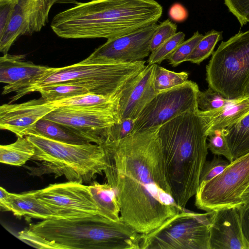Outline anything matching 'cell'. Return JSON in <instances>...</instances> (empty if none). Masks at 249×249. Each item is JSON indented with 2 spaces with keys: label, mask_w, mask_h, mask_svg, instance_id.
<instances>
[{
  "label": "cell",
  "mask_w": 249,
  "mask_h": 249,
  "mask_svg": "<svg viewBox=\"0 0 249 249\" xmlns=\"http://www.w3.org/2000/svg\"><path fill=\"white\" fill-rule=\"evenodd\" d=\"M159 127L132 132L121 140L100 144L107 163L104 173L118 198L120 218L142 234L183 210L173 196Z\"/></svg>",
  "instance_id": "6da1fadb"
},
{
  "label": "cell",
  "mask_w": 249,
  "mask_h": 249,
  "mask_svg": "<svg viewBox=\"0 0 249 249\" xmlns=\"http://www.w3.org/2000/svg\"><path fill=\"white\" fill-rule=\"evenodd\" d=\"M162 14L155 0H90L56 14L51 27L63 38L108 39L157 23Z\"/></svg>",
  "instance_id": "7a4b0ae2"
},
{
  "label": "cell",
  "mask_w": 249,
  "mask_h": 249,
  "mask_svg": "<svg viewBox=\"0 0 249 249\" xmlns=\"http://www.w3.org/2000/svg\"><path fill=\"white\" fill-rule=\"evenodd\" d=\"M159 136L174 199L182 210L199 187L208 155V125L201 110L183 113L159 127Z\"/></svg>",
  "instance_id": "3957f363"
},
{
  "label": "cell",
  "mask_w": 249,
  "mask_h": 249,
  "mask_svg": "<svg viewBox=\"0 0 249 249\" xmlns=\"http://www.w3.org/2000/svg\"><path fill=\"white\" fill-rule=\"evenodd\" d=\"M28 229L59 249H140L142 235L121 219L99 214L43 220Z\"/></svg>",
  "instance_id": "277c9868"
},
{
  "label": "cell",
  "mask_w": 249,
  "mask_h": 249,
  "mask_svg": "<svg viewBox=\"0 0 249 249\" xmlns=\"http://www.w3.org/2000/svg\"><path fill=\"white\" fill-rule=\"evenodd\" d=\"M145 61L133 62L107 59L88 60L60 68H49L41 75L17 88L10 103L41 88L57 83L75 85L104 96L118 94L146 67Z\"/></svg>",
  "instance_id": "5b68a950"
},
{
  "label": "cell",
  "mask_w": 249,
  "mask_h": 249,
  "mask_svg": "<svg viewBox=\"0 0 249 249\" xmlns=\"http://www.w3.org/2000/svg\"><path fill=\"white\" fill-rule=\"evenodd\" d=\"M35 146L30 159L35 166L25 167L34 176L53 174L64 176L68 181L89 183L107 167L105 150L100 144H72L54 141L40 135L25 136Z\"/></svg>",
  "instance_id": "8992f818"
},
{
  "label": "cell",
  "mask_w": 249,
  "mask_h": 249,
  "mask_svg": "<svg viewBox=\"0 0 249 249\" xmlns=\"http://www.w3.org/2000/svg\"><path fill=\"white\" fill-rule=\"evenodd\" d=\"M206 80L225 98L244 97L249 82V30L222 41L206 66Z\"/></svg>",
  "instance_id": "52a82bcc"
},
{
  "label": "cell",
  "mask_w": 249,
  "mask_h": 249,
  "mask_svg": "<svg viewBox=\"0 0 249 249\" xmlns=\"http://www.w3.org/2000/svg\"><path fill=\"white\" fill-rule=\"evenodd\" d=\"M211 214L184 209L142 234L140 249H210Z\"/></svg>",
  "instance_id": "ba28073f"
},
{
  "label": "cell",
  "mask_w": 249,
  "mask_h": 249,
  "mask_svg": "<svg viewBox=\"0 0 249 249\" xmlns=\"http://www.w3.org/2000/svg\"><path fill=\"white\" fill-rule=\"evenodd\" d=\"M249 186V153L230 162L219 175L199 185L195 205L210 212L242 205L241 196Z\"/></svg>",
  "instance_id": "9c48e42d"
},
{
  "label": "cell",
  "mask_w": 249,
  "mask_h": 249,
  "mask_svg": "<svg viewBox=\"0 0 249 249\" xmlns=\"http://www.w3.org/2000/svg\"><path fill=\"white\" fill-rule=\"evenodd\" d=\"M197 84L191 80L158 92L136 119L132 132L160 126L183 113L198 109Z\"/></svg>",
  "instance_id": "30bf717a"
},
{
  "label": "cell",
  "mask_w": 249,
  "mask_h": 249,
  "mask_svg": "<svg viewBox=\"0 0 249 249\" xmlns=\"http://www.w3.org/2000/svg\"><path fill=\"white\" fill-rule=\"evenodd\" d=\"M35 193L36 197L53 213L55 218L71 219L101 214L89 186L81 182L68 181L52 184L44 189L35 190Z\"/></svg>",
  "instance_id": "8fae6325"
},
{
  "label": "cell",
  "mask_w": 249,
  "mask_h": 249,
  "mask_svg": "<svg viewBox=\"0 0 249 249\" xmlns=\"http://www.w3.org/2000/svg\"><path fill=\"white\" fill-rule=\"evenodd\" d=\"M44 118L70 126L98 144L105 141L110 127L120 120L116 110L100 107H57Z\"/></svg>",
  "instance_id": "7c38bea8"
},
{
  "label": "cell",
  "mask_w": 249,
  "mask_h": 249,
  "mask_svg": "<svg viewBox=\"0 0 249 249\" xmlns=\"http://www.w3.org/2000/svg\"><path fill=\"white\" fill-rule=\"evenodd\" d=\"M58 0H19L4 30L0 33V52L7 54L22 36L39 32L48 23L52 7Z\"/></svg>",
  "instance_id": "4fadbf2b"
},
{
  "label": "cell",
  "mask_w": 249,
  "mask_h": 249,
  "mask_svg": "<svg viewBox=\"0 0 249 249\" xmlns=\"http://www.w3.org/2000/svg\"><path fill=\"white\" fill-rule=\"evenodd\" d=\"M159 24L153 23L125 35L107 39L86 59L133 62L151 53L150 44Z\"/></svg>",
  "instance_id": "5bb4252c"
},
{
  "label": "cell",
  "mask_w": 249,
  "mask_h": 249,
  "mask_svg": "<svg viewBox=\"0 0 249 249\" xmlns=\"http://www.w3.org/2000/svg\"><path fill=\"white\" fill-rule=\"evenodd\" d=\"M56 108L42 98L0 107V128L23 137L32 134L37 122Z\"/></svg>",
  "instance_id": "9a60e30c"
},
{
  "label": "cell",
  "mask_w": 249,
  "mask_h": 249,
  "mask_svg": "<svg viewBox=\"0 0 249 249\" xmlns=\"http://www.w3.org/2000/svg\"><path fill=\"white\" fill-rule=\"evenodd\" d=\"M157 65H146L119 93L117 113L119 120L124 118L136 119L158 94L154 86Z\"/></svg>",
  "instance_id": "2e32d148"
},
{
  "label": "cell",
  "mask_w": 249,
  "mask_h": 249,
  "mask_svg": "<svg viewBox=\"0 0 249 249\" xmlns=\"http://www.w3.org/2000/svg\"><path fill=\"white\" fill-rule=\"evenodd\" d=\"M210 249H248L244 239L238 207L211 211Z\"/></svg>",
  "instance_id": "e0dca14e"
},
{
  "label": "cell",
  "mask_w": 249,
  "mask_h": 249,
  "mask_svg": "<svg viewBox=\"0 0 249 249\" xmlns=\"http://www.w3.org/2000/svg\"><path fill=\"white\" fill-rule=\"evenodd\" d=\"M24 55L3 54L0 58V82L7 84L2 94L13 92L21 85L42 74L48 67L24 61Z\"/></svg>",
  "instance_id": "ac0fdd59"
},
{
  "label": "cell",
  "mask_w": 249,
  "mask_h": 249,
  "mask_svg": "<svg viewBox=\"0 0 249 249\" xmlns=\"http://www.w3.org/2000/svg\"><path fill=\"white\" fill-rule=\"evenodd\" d=\"M0 206L2 211H10L18 218L46 220L55 218L53 213L36 196L35 190L21 194L10 193L0 188Z\"/></svg>",
  "instance_id": "d6986e66"
},
{
  "label": "cell",
  "mask_w": 249,
  "mask_h": 249,
  "mask_svg": "<svg viewBox=\"0 0 249 249\" xmlns=\"http://www.w3.org/2000/svg\"><path fill=\"white\" fill-rule=\"evenodd\" d=\"M208 131L224 129L238 123L249 113V98L235 99L231 104L211 111H202Z\"/></svg>",
  "instance_id": "ffe728a7"
},
{
  "label": "cell",
  "mask_w": 249,
  "mask_h": 249,
  "mask_svg": "<svg viewBox=\"0 0 249 249\" xmlns=\"http://www.w3.org/2000/svg\"><path fill=\"white\" fill-rule=\"evenodd\" d=\"M31 134L38 135L54 141L72 144L92 143L89 138L72 128L44 118L37 122Z\"/></svg>",
  "instance_id": "44dd1931"
},
{
  "label": "cell",
  "mask_w": 249,
  "mask_h": 249,
  "mask_svg": "<svg viewBox=\"0 0 249 249\" xmlns=\"http://www.w3.org/2000/svg\"><path fill=\"white\" fill-rule=\"evenodd\" d=\"M89 188L100 214L113 221L120 220V204L111 186L107 182L100 184L93 181L89 185Z\"/></svg>",
  "instance_id": "7402d4cb"
},
{
  "label": "cell",
  "mask_w": 249,
  "mask_h": 249,
  "mask_svg": "<svg viewBox=\"0 0 249 249\" xmlns=\"http://www.w3.org/2000/svg\"><path fill=\"white\" fill-rule=\"evenodd\" d=\"M222 130L232 161L249 153V113L238 123Z\"/></svg>",
  "instance_id": "603a6c76"
},
{
  "label": "cell",
  "mask_w": 249,
  "mask_h": 249,
  "mask_svg": "<svg viewBox=\"0 0 249 249\" xmlns=\"http://www.w3.org/2000/svg\"><path fill=\"white\" fill-rule=\"evenodd\" d=\"M35 148L26 137H18L14 142L0 146V162L14 166H22L30 160Z\"/></svg>",
  "instance_id": "cb8c5ba5"
},
{
  "label": "cell",
  "mask_w": 249,
  "mask_h": 249,
  "mask_svg": "<svg viewBox=\"0 0 249 249\" xmlns=\"http://www.w3.org/2000/svg\"><path fill=\"white\" fill-rule=\"evenodd\" d=\"M119 100V93L114 96H104L89 92L65 99L49 102L51 106L55 108L100 107L111 108L117 111Z\"/></svg>",
  "instance_id": "d4e9b609"
},
{
  "label": "cell",
  "mask_w": 249,
  "mask_h": 249,
  "mask_svg": "<svg viewBox=\"0 0 249 249\" xmlns=\"http://www.w3.org/2000/svg\"><path fill=\"white\" fill-rule=\"evenodd\" d=\"M36 91L48 102H53L89 93L86 88L75 85L57 83L38 89Z\"/></svg>",
  "instance_id": "484cf974"
},
{
  "label": "cell",
  "mask_w": 249,
  "mask_h": 249,
  "mask_svg": "<svg viewBox=\"0 0 249 249\" xmlns=\"http://www.w3.org/2000/svg\"><path fill=\"white\" fill-rule=\"evenodd\" d=\"M222 32L212 30L204 35L186 61L199 64L213 54L215 45L222 38Z\"/></svg>",
  "instance_id": "4316f807"
},
{
  "label": "cell",
  "mask_w": 249,
  "mask_h": 249,
  "mask_svg": "<svg viewBox=\"0 0 249 249\" xmlns=\"http://www.w3.org/2000/svg\"><path fill=\"white\" fill-rule=\"evenodd\" d=\"M188 76V72H176L157 64L154 78V88L158 93L160 92L185 83Z\"/></svg>",
  "instance_id": "83f0119b"
},
{
  "label": "cell",
  "mask_w": 249,
  "mask_h": 249,
  "mask_svg": "<svg viewBox=\"0 0 249 249\" xmlns=\"http://www.w3.org/2000/svg\"><path fill=\"white\" fill-rule=\"evenodd\" d=\"M185 37L183 32H177L151 52L147 60L148 65L160 64L163 60L167 59L178 46L184 41Z\"/></svg>",
  "instance_id": "f1b7e54d"
},
{
  "label": "cell",
  "mask_w": 249,
  "mask_h": 249,
  "mask_svg": "<svg viewBox=\"0 0 249 249\" xmlns=\"http://www.w3.org/2000/svg\"><path fill=\"white\" fill-rule=\"evenodd\" d=\"M234 99H227L209 88L204 91H199L197 97L198 108L202 111H211L231 103Z\"/></svg>",
  "instance_id": "f546056e"
},
{
  "label": "cell",
  "mask_w": 249,
  "mask_h": 249,
  "mask_svg": "<svg viewBox=\"0 0 249 249\" xmlns=\"http://www.w3.org/2000/svg\"><path fill=\"white\" fill-rule=\"evenodd\" d=\"M203 36L204 35L196 31L190 38L180 43L168 58L169 64L175 67L186 61L187 57L193 52Z\"/></svg>",
  "instance_id": "4dcf8cb0"
},
{
  "label": "cell",
  "mask_w": 249,
  "mask_h": 249,
  "mask_svg": "<svg viewBox=\"0 0 249 249\" xmlns=\"http://www.w3.org/2000/svg\"><path fill=\"white\" fill-rule=\"evenodd\" d=\"M208 148L215 155L223 156L230 162L232 161L231 151L223 130L217 129L208 131Z\"/></svg>",
  "instance_id": "1f68e13d"
},
{
  "label": "cell",
  "mask_w": 249,
  "mask_h": 249,
  "mask_svg": "<svg viewBox=\"0 0 249 249\" xmlns=\"http://www.w3.org/2000/svg\"><path fill=\"white\" fill-rule=\"evenodd\" d=\"M230 163L228 160L216 156L211 160L206 161L200 175L199 185L219 175Z\"/></svg>",
  "instance_id": "d6a6232c"
},
{
  "label": "cell",
  "mask_w": 249,
  "mask_h": 249,
  "mask_svg": "<svg viewBox=\"0 0 249 249\" xmlns=\"http://www.w3.org/2000/svg\"><path fill=\"white\" fill-rule=\"evenodd\" d=\"M177 25L167 19L158 26L151 39L150 48L151 52L175 35L177 32Z\"/></svg>",
  "instance_id": "836d02e7"
},
{
  "label": "cell",
  "mask_w": 249,
  "mask_h": 249,
  "mask_svg": "<svg viewBox=\"0 0 249 249\" xmlns=\"http://www.w3.org/2000/svg\"><path fill=\"white\" fill-rule=\"evenodd\" d=\"M135 120L124 118L114 123L108 130L105 141H116L128 136L133 131Z\"/></svg>",
  "instance_id": "e575fe53"
},
{
  "label": "cell",
  "mask_w": 249,
  "mask_h": 249,
  "mask_svg": "<svg viewBox=\"0 0 249 249\" xmlns=\"http://www.w3.org/2000/svg\"><path fill=\"white\" fill-rule=\"evenodd\" d=\"M224 3L241 27L249 23V0H224Z\"/></svg>",
  "instance_id": "d590c367"
},
{
  "label": "cell",
  "mask_w": 249,
  "mask_h": 249,
  "mask_svg": "<svg viewBox=\"0 0 249 249\" xmlns=\"http://www.w3.org/2000/svg\"><path fill=\"white\" fill-rule=\"evenodd\" d=\"M18 237L26 244L38 249H57L56 246L34 233L28 229L24 230L18 233Z\"/></svg>",
  "instance_id": "8d00e7d4"
},
{
  "label": "cell",
  "mask_w": 249,
  "mask_h": 249,
  "mask_svg": "<svg viewBox=\"0 0 249 249\" xmlns=\"http://www.w3.org/2000/svg\"><path fill=\"white\" fill-rule=\"evenodd\" d=\"M238 209L242 233L249 249V203L242 204Z\"/></svg>",
  "instance_id": "74e56055"
},
{
  "label": "cell",
  "mask_w": 249,
  "mask_h": 249,
  "mask_svg": "<svg viewBox=\"0 0 249 249\" xmlns=\"http://www.w3.org/2000/svg\"><path fill=\"white\" fill-rule=\"evenodd\" d=\"M169 15L173 20L180 22L185 21L187 18L188 12L181 4L175 3L170 7Z\"/></svg>",
  "instance_id": "f35d334b"
},
{
  "label": "cell",
  "mask_w": 249,
  "mask_h": 249,
  "mask_svg": "<svg viewBox=\"0 0 249 249\" xmlns=\"http://www.w3.org/2000/svg\"><path fill=\"white\" fill-rule=\"evenodd\" d=\"M241 200L242 204L249 203V186L242 194Z\"/></svg>",
  "instance_id": "ab89813d"
},
{
  "label": "cell",
  "mask_w": 249,
  "mask_h": 249,
  "mask_svg": "<svg viewBox=\"0 0 249 249\" xmlns=\"http://www.w3.org/2000/svg\"><path fill=\"white\" fill-rule=\"evenodd\" d=\"M244 96L249 98V82L245 88Z\"/></svg>",
  "instance_id": "60d3db41"
}]
</instances>
